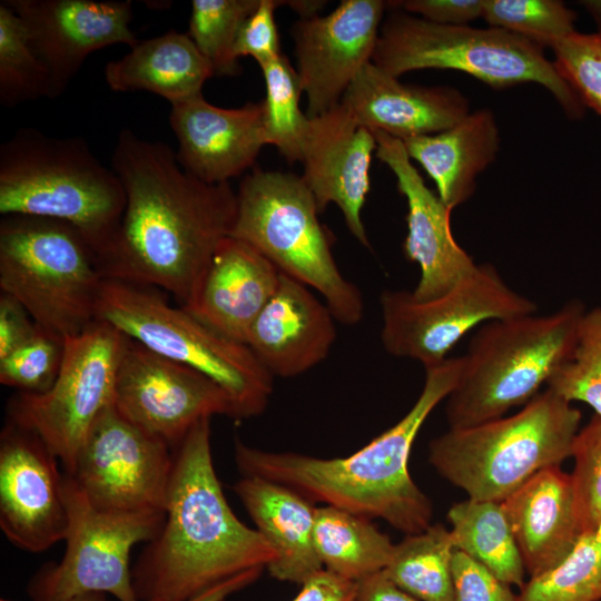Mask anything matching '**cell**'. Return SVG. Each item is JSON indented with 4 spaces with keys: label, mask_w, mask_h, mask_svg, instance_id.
Masks as SVG:
<instances>
[{
    "label": "cell",
    "mask_w": 601,
    "mask_h": 601,
    "mask_svg": "<svg viewBox=\"0 0 601 601\" xmlns=\"http://www.w3.org/2000/svg\"><path fill=\"white\" fill-rule=\"evenodd\" d=\"M65 494L69 515L65 553L58 563L45 565L31 579V600L66 601L102 593L118 601H139L130 553L137 543L149 542L158 533L165 513L100 510L66 474Z\"/></svg>",
    "instance_id": "7c38bea8"
},
{
    "label": "cell",
    "mask_w": 601,
    "mask_h": 601,
    "mask_svg": "<svg viewBox=\"0 0 601 601\" xmlns=\"http://www.w3.org/2000/svg\"><path fill=\"white\" fill-rule=\"evenodd\" d=\"M309 119L300 161L302 178L319 213L331 203L336 204L351 234L370 247L362 210L371 188L372 156L377 147L375 136L356 122L343 102Z\"/></svg>",
    "instance_id": "ffe728a7"
},
{
    "label": "cell",
    "mask_w": 601,
    "mask_h": 601,
    "mask_svg": "<svg viewBox=\"0 0 601 601\" xmlns=\"http://www.w3.org/2000/svg\"><path fill=\"white\" fill-rule=\"evenodd\" d=\"M126 206L124 186L82 137L19 128L0 146V214L65 221L108 253Z\"/></svg>",
    "instance_id": "277c9868"
},
{
    "label": "cell",
    "mask_w": 601,
    "mask_h": 601,
    "mask_svg": "<svg viewBox=\"0 0 601 601\" xmlns=\"http://www.w3.org/2000/svg\"><path fill=\"white\" fill-rule=\"evenodd\" d=\"M32 431L7 420L0 434V528L17 548L40 553L68 529L65 473Z\"/></svg>",
    "instance_id": "2e32d148"
},
{
    "label": "cell",
    "mask_w": 601,
    "mask_h": 601,
    "mask_svg": "<svg viewBox=\"0 0 601 601\" xmlns=\"http://www.w3.org/2000/svg\"><path fill=\"white\" fill-rule=\"evenodd\" d=\"M387 1L343 0L326 16L300 18L292 27L295 56L309 118L337 106L372 60Z\"/></svg>",
    "instance_id": "e0dca14e"
},
{
    "label": "cell",
    "mask_w": 601,
    "mask_h": 601,
    "mask_svg": "<svg viewBox=\"0 0 601 601\" xmlns=\"http://www.w3.org/2000/svg\"><path fill=\"white\" fill-rule=\"evenodd\" d=\"M126 341L112 325L95 321L65 338L62 364L48 391L17 393L9 402L8 418L35 432L65 473L72 469L96 420L114 402Z\"/></svg>",
    "instance_id": "8fae6325"
},
{
    "label": "cell",
    "mask_w": 601,
    "mask_h": 601,
    "mask_svg": "<svg viewBox=\"0 0 601 601\" xmlns=\"http://www.w3.org/2000/svg\"><path fill=\"white\" fill-rule=\"evenodd\" d=\"M97 319L217 383L228 395L233 418L260 415L273 394V376L244 343L214 331L184 307L168 303L159 289L105 278Z\"/></svg>",
    "instance_id": "9c48e42d"
},
{
    "label": "cell",
    "mask_w": 601,
    "mask_h": 601,
    "mask_svg": "<svg viewBox=\"0 0 601 601\" xmlns=\"http://www.w3.org/2000/svg\"><path fill=\"white\" fill-rule=\"evenodd\" d=\"M260 0H193L188 35L215 76H237L234 45L243 22Z\"/></svg>",
    "instance_id": "e575fe53"
},
{
    "label": "cell",
    "mask_w": 601,
    "mask_h": 601,
    "mask_svg": "<svg viewBox=\"0 0 601 601\" xmlns=\"http://www.w3.org/2000/svg\"><path fill=\"white\" fill-rule=\"evenodd\" d=\"M47 69L31 48L24 24L3 1L0 3V104L12 108L48 98Z\"/></svg>",
    "instance_id": "836d02e7"
},
{
    "label": "cell",
    "mask_w": 601,
    "mask_h": 601,
    "mask_svg": "<svg viewBox=\"0 0 601 601\" xmlns=\"http://www.w3.org/2000/svg\"><path fill=\"white\" fill-rule=\"evenodd\" d=\"M105 277L98 258L71 225L33 216L0 221V289L36 324L62 338L97 321Z\"/></svg>",
    "instance_id": "30bf717a"
},
{
    "label": "cell",
    "mask_w": 601,
    "mask_h": 601,
    "mask_svg": "<svg viewBox=\"0 0 601 601\" xmlns=\"http://www.w3.org/2000/svg\"><path fill=\"white\" fill-rule=\"evenodd\" d=\"M171 450L124 417L112 402L93 423L72 469L63 473L100 510L165 513Z\"/></svg>",
    "instance_id": "5bb4252c"
},
{
    "label": "cell",
    "mask_w": 601,
    "mask_h": 601,
    "mask_svg": "<svg viewBox=\"0 0 601 601\" xmlns=\"http://www.w3.org/2000/svg\"><path fill=\"white\" fill-rule=\"evenodd\" d=\"M519 601H601V525L583 532L554 566L530 578Z\"/></svg>",
    "instance_id": "d6a6232c"
},
{
    "label": "cell",
    "mask_w": 601,
    "mask_h": 601,
    "mask_svg": "<svg viewBox=\"0 0 601 601\" xmlns=\"http://www.w3.org/2000/svg\"><path fill=\"white\" fill-rule=\"evenodd\" d=\"M462 357L425 367L424 385L411 410L392 427L345 457L322 459L254 447L235 440V463L243 476L286 485L313 503L367 519H382L406 535L432 523V503L408 471L412 445L428 415L456 386Z\"/></svg>",
    "instance_id": "3957f363"
},
{
    "label": "cell",
    "mask_w": 601,
    "mask_h": 601,
    "mask_svg": "<svg viewBox=\"0 0 601 601\" xmlns=\"http://www.w3.org/2000/svg\"><path fill=\"white\" fill-rule=\"evenodd\" d=\"M482 18L490 27L553 48L575 31L577 14L558 0H483Z\"/></svg>",
    "instance_id": "d590c367"
},
{
    "label": "cell",
    "mask_w": 601,
    "mask_h": 601,
    "mask_svg": "<svg viewBox=\"0 0 601 601\" xmlns=\"http://www.w3.org/2000/svg\"><path fill=\"white\" fill-rule=\"evenodd\" d=\"M585 311L573 299L548 315L482 324L462 356L460 380L446 397L450 428L502 417L511 407L535 397L570 358Z\"/></svg>",
    "instance_id": "5b68a950"
},
{
    "label": "cell",
    "mask_w": 601,
    "mask_h": 601,
    "mask_svg": "<svg viewBox=\"0 0 601 601\" xmlns=\"http://www.w3.org/2000/svg\"><path fill=\"white\" fill-rule=\"evenodd\" d=\"M210 420L199 421L174 449L165 519L132 568L139 601H187L250 569L276 551L233 512L217 477Z\"/></svg>",
    "instance_id": "7a4b0ae2"
},
{
    "label": "cell",
    "mask_w": 601,
    "mask_h": 601,
    "mask_svg": "<svg viewBox=\"0 0 601 601\" xmlns=\"http://www.w3.org/2000/svg\"><path fill=\"white\" fill-rule=\"evenodd\" d=\"M370 520L332 505L316 508L314 545L325 570L357 582L385 569L394 544Z\"/></svg>",
    "instance_id": "f1b7e54d"
},
{
    "label": "cell",
    "mask_w": 601,
    "mask_h": 601,
    "mask_svg": "<svg viewBox=\"0 0 601 601\" xmlns=\"http://www.w3.org/2000/svg\"><path fill=\"white\" fill-rule=\"evenodd\" d=\"M553 63L584 107L601 115V31H574L553 48Z\"/></svg>",
    "instance_id": "ab89813d"
},
{
    "label": "cell",
    "mask_w": 601,
    "mask_h": 601,
    "mask_svg": "<svg viewBox=\"0 0 601 601\" xmlns=\"http://www.w3.org/2000/svg\"><path fill=\"white\" fill-rule=\"evenodd\" d=\"M387 9L371 60L384 72L398 78L412 70L452 69L494 89L536 82L569 118L583 116L585 107L538 43L501 28L439 24Z\"/></svg>",
    "instance_id": "ba28073f"
},
{
    "label": "cell",
    "mask_w": 601,
    "mask_h": 601,
    "mask_svg": "<svg viewBox=\"0 0 601 601\" xmlns=\"http://www.w3.org/2000/svg\"><path fill=\"white\" fill-rule=\"evenodd\" d=\"M280 274L253 246L228 236L216 249L193 302L184 308L225 337L246 344Z\"/></svg>",
    "instance_id": "cb8c5ba5"
},
{
    "label": "cell",
    "mask_w": 601,
    "mask_h": 601,
    "mask_svg": "<svg viewBox=\"0 0 601 601\" xmlns=\"http://www.w3.org/2000/svg\"><path fill=\"white\" fill-rule=\"evenodd\" d=\"M355 601H418L378 571L356 582Z\"/></svg>",
    "instance_id": "bcb514c9"
},
{
    "label": "cell",
    "mask_w": 601,
    "mask_h": 601,
    "mask_svg": "<svg viewBox=\"0 0 601 601\" xmlns=\"http://www.w3.org/2000/svg\"><path fill=\"white\" fill-rule=\"evenodd\" d=\"M0 601H13V600L1 598Z\"/></svg>",
    "instance_id": "f907efd6"
},
{
    "label": "cell",
    "mask_w": 601,
    "mask_h": 601,
    "mask_svg": "<svg viewBox=\"0 0 601 601\" xmlns=\"http://www.w3.org/2000/svg\"><path fill=\"white\" fill-rule=\"evenodd\" d=\"M63 353L65 338L38 326L28 341L0 359V383L17 393H43L56 381Z\"/></svg>",
    "instance_id": "74e56055"
},
{
    "label": "cell",
    "mask_w": 601,
    "mask_h": 601,
    "mask_svg": "<svg viewBox=\"0 0 601 601\" xmlns=\"http://www.w3.org/2000/svg\"><path fill=\"white\" fill-rule=\"evenodd\" d=\"M335 322L309 287L282 273L246 345L273 377L297 376L327 357L337 335Z\"/></svg>",
    "instance_id": "7402d4cb"
},
{
    "label": "cell",
    "mask_w": 601,
    "mask_h": 601,
    "mask_svg": "<svg viewBox=\"0 0 601 601\" xmlns=\"http://www.w3.org/2000/svg\"><path fill=\"white\" fill-rule=\"evenodd\" d=\"M263 570V568H256L242 572L187 601H226L230 594L238 592L257 581L262 575Z\"/></svg>",
    "instance_id": "7dc6e473"
},
{
    "label": "cell",
    "mask_w": 601,
    "mask_h": 601,
    "mask_svg": "<svg viewBox=\"0 0 601 601\" xmlns=\"http://www.w3.org/2000/svg\"><path fill=\"white\" fill-rule=\"evenodd\" d=\"M546 388L571 403L588 404L601 417V306L584 312L572 354Z\"/></svg>",
    "instance_id": "8d00e7d4"
},
{
    "label": "cell",
    "mask_w": 601,
    "mask_h": 601,
    "mask_svg": "<svg viewBox=\"0 0 601 601\" xmlns=\"http://www.w3.org/2000/svg\"><path fill=\"white\" fill-rule=\"evenodd\" d=\"M451 531L443 524L406 535L394 544L383 570L402 590L418 601H454Z\"/></svg>",
    "instance_id": "4dcf8cb0"
},
{
    "label": "cell",
    "mask_w": 601,
    "mask_h": 601,
    "mask_svg": "<svg viewBox=\"0 0 601 601\" xmlns=\"http://www.w3.org/2000/svg\"><path fill=\"white\" fill-rule=\"evenodd\" d=\"M341 102L358 125L400 140L441 132L471 112L467 98L457 89L404 83L372 61L356 75Z\"/></svg>",
    "instance_id": "603a6c76"
},
{
    "label": "cell",
    "mask_w": 601,
    "mask_h": 601,
    "mask_svg": "<svg viewBox=\"0 0 601 601\" xmlns=\"http://www.w3.org/2000/svg\"><path fill=\"white\" fill-rule=\"evenodd\" d=\"M454 546L508 584L522 588L525 568L502 502L467 499L447 512Z\"/></svg>",
    "instance_id": "f546056e"
},
{
    "label": "cell",
    "mask_w": 601,
    "mask_h": 601,
    "mask_svg": "<svg viewBox=\"0 0 601 601\" xmlns=\"http://www.w3.org/2000/svg\"><path fill=\"white\" fill-rule=\"evenodd\" d=\"M104 75L112 91L145 90L170 105L200 93L215 76L189 35L177 30L138 41L128 53L109 61Z\"/></svg>",
    "instance_id": "83f0119b"
},
{
    "label": "cell",
    "mask_w": 601,
    "mask_h": 601,
    "mask_svg": "<svg viewBox=\"0 0 601 601\" xmlns=\"http://www.w3.org/2000/svg\"><path fill=\"white\" fill-rule=\"evenodd\" d=\"M372 131L377 144L376 157L393 171L397 189L407 204L403 252L421 269L420 280L411 294L421 302L439 298L477 264L456 243L451 229L452 209L425 185L403 141L380 130Z\"/></svg>",
    "instance_id": "d6986e66"
},
{
    "label": "cell",
    "mask_w": 601,
    "mask_h": 601,
    "mask_svg": "<svg viewBox=\"0 0 601 601\" xmlns=\"http://www.w3.org/2000/svg\"><path fill=\"white\" fill-rule=\"evenodd\" d=\"M66 601H109L107 598V594L102 593H88V594H81L73 597L71 599H68Z\"/></svg>",
    "instance_id": "681fc988"
},
{
    "label": "cell",
    "mask_w": 601,
    "mask_h": 601,
    "mask_svg": "<svg viewBox=\"0 0 601 601\" xmlns=\"http://www.w3.org/2000/svg\"><path fill=\"white\" fill-rule=\"evenodd\" d=\"M580 4L588 11L594 20L598 31H601V0H584Z\"/></svg>",
    "instance_id": "c3c4849f"
},
{
    "label": "cell",
    "mask_w": 601,
    "mask_h": 601,
    "mask_svg": "<svg viewBox=\"0 0 601 601\" xmlns=\"http://www.w3.org/2000/svg\"><path fill=\"white\" fill-rule=\"evenodd\" d=\"M436 185V194L450 208L464 204L475 191L476 177L496 158L500 130L494 114L477 109L451 128L402 140Z\"/></svg>",
    "instance_id": "4316f807"
},
{
    "label": "cell",
    "mask_w": 601,
    "mask_h": 601,
    "mask_svg": "<svg viewBox=\"0 0 601 601\" xmlns=\"http://www.w3.org/2000/svg\"><path fill=\"white\" fill-rule=\"evenodd\" d=\"M290 1L260 0L255 11L243 22L235 45L234 56L252 57L260 66L275 60L283 53L275 21V9Z\"/></svg>",
    "instance_id": "60d3db41"
},
{
    "label": "cell",
    "mask_w": 601,
    "mask_h": 601,
    "mask_svg": "<svg viewBox=\"0 0 601 601\" xmlns=\"http://www.w3.org/2000/svg\"><path fill=\"white\" fill-rule=\"evenodd\" d=\"M571 476L582 532L601 525V417L579 430L572 446Z\"/></svg>",
    "instance_id": "f35d334b"
},
{
    "label": "cell",
    "mask_w": 601,
    "mask_h": 601,
    "mask_svg": "<svg viewBox=\"0 0 601 601\" xmlns=\"http://www.w3.org/2000/svg\"><path fill=\"white\" fill-rule=\"evenodd\" d=\"M380 305L385 351L415 359L424 368L445 361L474 327L538 311L536 304L508 286L491 264L477 265L439 298L421 302L410 290L385 289Z\"/></svg>",
    "instance_id": "4fadbf2b"
},
{
    "label": "cell",
    "mask_w": 601,
    "mask_h": 601,
    "mask_svg": "<svg viewBox=\"0 0 601 601\" xmlns=\"http://www.w3.org/2000/svg\"><path fill=\"white\" fill-rule=\"evenodd\" d=\"M355 597L356 582L323 569L300 584L292 601H355Z\"/></svg>",
    "instance_id": "f6af8a7d"
},
{
    "label": "cell",
    "mask_w": 601,
    "mask_h": 601,
    "mask_svg": "<svg viewBox=\"0 0 601 601\" xmlns=\"http://www.w3.org/2000/svg\"><path fill=\"white\" fill-rule=\"evenodd\" d=\"M230 235L264 255L277 269L318 292L335 319L364 317L359 288L346 279L333 256V236L318 219L315 198L294 173L254 168L242 180Z\"/></svg>",
    "instance_id": "52a82bcc"
},
{
    "label": "cell",
    "mask_w": 601,
    "mask_h": 601,
    "mask_svg": "<svg viewBox=\"0 0 601 601\" xmlns=\"http://www.w3.org/2000/svg\"><path fill=\"white\" fill-rule=\"evenodd\" d=\"M114 404L131 423L173 450L201 420L233 418L225 391L205 374L127 337L115 384Z\"/></svg>",
    "instance_id": "9a60e30c"
},
{
    "label": "cell",
    "mask_w": 601,
    "mask_h": 601,
    "mask_svg": "<svg viewBox=\"0 0 601 601\" xmlns=\"http://www.w3.org/2000/svg\"><path fill=\"white\" fill-rule=\"evenodd\" d=\"M38 325L13 297L0 295V359L6 357L37 331Z\"/></svg>",
    "instance_id": "ee69618b"
},
{
    "label": "cell",
    "mask_w": 601,
    "mask_h": 601,
    "mask_svg": "<svg viewBox=\"0 0 601 601\" xmlns=\"http://www.w3.org/2000/svg\"><path fill=\"white\" fill-rule=\"evenodd\" d=\"M530 578L558 564L583 533L570 474L541 470L502 501Z\"/></svg>",
    "instance_id": "d4e9b609"
},
{
    "label": "cell",
    "mask_w": 601,
    "mask_h": 601,
    "mask_svg": "<svg viewBox=\"0 0 601 601\" xmlns=\"http://www.w3.org/2000/svg\"><path fill=\"white\" fill-rule=\"evenodd\" d=\"M581 412L546 388L518 413L450 428L428 445V462L470 499L502 502L543 469L572 454Z\"/></svg>",
    "instance_id": "8992f818"
},
{
    "label": "cell",
    "mask_w": 601,
    "mask_h": 601,
    "mask_svg": "<svg viewBox=\"0 0 601 601\" xmlns=\"http://www.w3.org/2000/svg\"><path fill=\"white\" fill-rule=\"evenodd\" d=\"M387 7L439 24L465 26L482 17L483 0H400L387 1Z\"/></svg>",
    "instance_id": "7bdbcfd3"
},
{
    "label": "cell",
    "mask_w": 601,
    "mask_h": 601,
    "mask_svg": "<svg viewBox=\"0 0 601 601\" xmlns=\"http://www.w3.org/2000/svg\"><path fill=\"white\" fill-rule=\"evenodd\" d=\"M260 69L266 87L262 101L266 144L288 162L302 161L311 119L299 106L304 92L298 73L284 55Z\"/></svg>",
    "instance_id": "1f68e13d"
},
{
    "label": "cell",
    "mask_w": 601,
    "mask_h": 601,
    "mask_svg": "<svg viewBox=\"0 0 601 601\" xmlns=\"http://www.w3.org/2000/svg\"><path fill=\"white\" fill-rule=\"evenodd\" d=\"M454 601H519L510 584L464 552L452 556Z\"/></svg>",
    "instance_id": "b9f144b4"
},
{
    "label": "cell",
    "mask_w": 601,
    "mask_h": 601,
    "mask_svg": "<svg viewBox=\"0 0 601 601\" xmlns=\"http://www.w3.org/2000/svg\"><path fill=\"white\" fill-rule=\"evenodd\" d=\"M26 27L49 77L48 98L63 93L88 56L111 45L138 43L131 1L4 0Z\"/></svg>",
    "instance_id": "ac0fdd59"
},
{
    "label": "cell",
    "mask_w": 601,
    "mask_h": 601,
    "mask_svg": "<svg viewBox=\"0 0 601 601\" xmlns=\"http://www.w3.org/2000/svg\"><path fill=\"white\" fill-rule=\"evenodd\" d=\"M111 168L126 194L116 237L99 262L105 278L170 293L193 302L219 244L230 235L237 194L229 183L208 184L187 173L176 151L125 128Z\"/></svg>",
    "instance_id": "6da1fadb"
},
{
    "label": "cell",
    "mask_w": 601,
    "mask_h": 601,
    "mask_svg": "<svg viewBox=\"0 0 601 601\" xmlns=\"http://www.w3.org/2000/svg\"><path fill=\"white\" fill-rule=\"evenodd\" d=\"M233 491L276 551V560L267 566L270 577L300 585L324 569L314 545L315 503L258 476L242 475Z\"/></svg>",
    "instance_id": "484cf974"
},
{
    "label": "cell",
    "mask_w": 601,
    "mask_h": 601,
    "mask_svg": "<svg viewBox=\"0 0 601 601\" xmlns=\"http://www.w3.org/2000/svg\"><path fill=\"white\" fill-rule=\"evenodd\" d=\"M169 125L178 141L179 165L208 184L229 183L253 167L267 145L262 101L223 108L200 92L171 104Z\"/></svg>",
    "instance_id": "44dd1931"
}]
</instances>
